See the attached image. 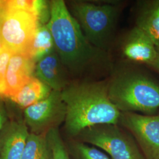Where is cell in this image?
Returning a JSON list of instances; mask_svg holds the SVG:
<instances>
[{
    "mask_svg": "<svg viewBox=\"0 0 159 159\" xmlns=\"http://www.w3.org/2000/svg\"><path fill=\"white\" fill-rule=\"evenodd\" d=\"M47 26L55 50L67 70L81 74L107 61L106 51L93 46L85 38L79 23L63 0L50 2V18Z\"/></svg>",
    "mask_w": 159,
    "mask_h": 159,
    "instance_id": "6da1fadb",
    "label": "cell"
},
{
    "mask_svg": "<svg viewBox=\"0 0 159 159\" xmlns=\"http://www.w3.org/2000/svg\"><path fill=\"white\" fill-rule=\"evenodd\" d=\"M137 27L142 30L159 48V0L148 2L139 14Z\"/></svg>",
    "mask_w": 159,
    "mask_h": 159,
    "instance_id": "5bb4252c",
    "label": "cell"
},
{
    "mask_svg": "<svg viewBox=\"0 0 159 159\" xmlns=\"http://www.w3.org/2000/svg\"><path fill=\"white\" fill-rule=\"evenodd\" d=\"M13 52L5 47L0 53V98L4 97L6 90V75L10 59Z\"/></svg>",
    "mask_w": 159,
    "mask_h": 159,
    "instance_id": "d6986e66",
    "label": "cell"
},
{
    "mask_svg": "<svg viewBox=\"0 0 159 159\" xmlns=\"http://www.w3.org/2000/svg\"><path fill=\"white\" fill-rule=\"evenodd\" d=\"M36 63L28 53H13L6 75L5 97L11 98L34 76Z\"/></svg>",
    "mask_w": 159,
    "mask_h": 159,
    "instance_id": "30bf717a",
    "label": "cell"
},
{
    "mask_svg": "<svg viewBox=\"0 0 159 159\" xmlns=\"http://www.w3.org/2000/svg\"><path fill=\"white\" fill-rule=\"evenodd\" d=\"M157 50L158 51V57H157L156 62L155 63V64L154 65L152 68L154 69L156 71H157L159 74V48H157Z\"/></svg>",
    "mask_w": 159,
    "mask_h": 159,
    "instance_id": "603a6c76",
    "label": "cell"
},
{
    "mask_svg": "<svg viewBox=\"0 0 159 159\" xmlns=\"http://www.w3.org/2000/svg\"><path fill=\"white\" fill-rule=\"evenodd\" d=\"M39 25L35 12L6 10L0 25V36L5 47L13 53L29 54Z\"/></svg>",
    "mask_w": 159,
    "mask_h": 159,
    "instance_id": "8992f818",
    "label": "cell"
},
{
    "mask_svg": "<svg viewBox=\"0 0 159 159\" xmlns=\"http://www.w3.org/2000/svg\"><path fill=\"white\" fill-rule=\"evenodd\" d=\"M51 91L48 85L34 76L10 100L19 107L25 109L45 99Z\"/></svg>",
    "mask_w": 159,
    "mask_h": 159,
    "instance_id": "4fadbf2b",
    "label": "cell"
},
{
    "mask_svg": "<svg viewBox=\"0 0 159 159\" xmlns=\"http://www.w3.org/2000/svg\"><path fill=\"white\" fill-rule=\"evenodd\" d=\"M8 121V114L5 103L2 98H0V133Z\"/></svg>",
    "mask_w": 159,
    "mask_h": 159,
    "instance_id": "44dd1931",
    "label": "cell"
},
{
    "mask_svg": "<svg viewBox=\"0 0 159 159\" xmlns=\"http://www.w3.org/2000/svg\"><path fill=\"white\" fill-rule=\"evenodd\" d=\"M70 159H111L101 150L78 140H73L67 146Z\"/></svg>",
    "mask_w": 159,
    "mask_h": 159,
    "instance_id": "e0dca14e",
    "label": "cell"
},
{
    "mask_svg": "<svg viewBox=\"0 0 159 159\" xmlns=\"http://www.w3.org/2000/svg\"><path fill=\"white\" fill-rule=\"evenodd\" d=\"M66 70L55 50L36 63L34 77L52 90L62 91L68 85Z\"/></svg>",
    "mask_w": 159,
    "mask_h": 159,
    "instance_id": "7c38bea8",
    "label": "cell"
},
{
    "mask_svg": "<svg viewBox=\"0 0 159 159\" xmlns=\"http://www.w3.org/2000/svg\"><path fill=\"white\" fill-rule=\"evenodd\" d=\"M70 5L71 14L85 38L97 48L108 50L117 23L118 7L82 1H72Z\"/></svg>",
    "mask_w": 159,
    "mask_h": 159,
    "instance_id": "277c9868",
    "label": "cell"
},
{
    "mask_svg": "<svg viewBox=\"0 0 159 159\" xmlns=\"http://www.w3.org/2000/svg\"><path fill=\"white\" fill-rule=\"evenodd\" d=\"M21 159H53L46 134L30 133Z\"/></svg>",
    "mask_w": 159,
    "mask_h": 159,
    "instance_id": "2e32d148",
    "label": "cell"
},
{
    "mask_svg": "<svg viewBox=\"0 0 159 159\" xmlns=\"http://www.w3.org/2000/svg\"><path fill=\"white\" fill-rule=\"evenodd\" d=\"M29 134L24 120H8L0 133V159H21Z\"/></svg>",
    "mask_w": 159,
    "mask_h": 159,
    "instance_id": "9c48e42d",
    "label": "cell"
},
{
    "mask_svg": "<svg viewBox=\"0 0 159 159\" xmlns=\"http://www.w3.org/2000/svg\"><path fill=\"white\" fill-rule=\"evenodd\" d=\"M51 148L52 159H70L67 146L60 135L58 128L52 129L46 134Z\"/></svg>",
    "mask_w": 159,
    "mask_h": 159,
    "instance_id": "ac0fdd59",
    "label": "cell"
},
{
    "mask_svg": "<svg viewBox=\"0 0 159 159\" xmlns=\"http://www.w3.org/2000/svg\"><path fill=\"white\" fill-rule=\"evenodd\" d=\"M76 138L102 149L112 159H145L133 137L118 125H93L82 131Z\"/></svg>",
    "mask_w": 159,
    "mask_h": 159,
    "instance_id": "5b68a950",
    "label": "cell"
},
{
    "mask_svg": "<svg viewBox=\"0 0 159 159\" xmlns=\"http://www.w3.org/2000/svg\"><path fill=\"white\" fill-rule=\"evenodd\" d=\"M108 93L120 112L152 115L159 110V84L144 74L117 75L108 83Z\"/></svg>",
    "mask_w": 159,
    "mask_h": 159,
    "instance_id": "3957f363",
    "label": "cell"
},
{
    "mask_svg": "<svg viewBox=\"0 0 159 159\" xmlns=\"http://www.w3.org/2000/svg\"><path fill=\"white\" fill-rule=\"evenodd\" d=\"M55 50L54 40L47 25H39L32 41L29 54L37 63Z\"/></svg>",
    "mask_w": 159,
    "mask_h": 159,
    "instance_id": "9a60e30c",
    "label": "cell"
},
{
    "mask_svg": "<svg viewBox=\"0 0 159 159\" xmlns=\"http://www.w3.org/2000/svg\"><path fill=\"white\" fill-rule=\"evenodd\" d=\"M4 6H5L6 10H24V11L35 12V1H29V0L4 1Z\"/></svg>",
    "mask_w": 159,
    "mask_h": 159,
    "instance_id": "ffe728a7",
    "label": "cell"
},
{
    "mask_svg": "<svg viewBox=\"0 0 159 159\" xmlns=\"http://www.w3.org/2000/svg\"><path fill=\"white\" fill-rule=\"evenodd\" d=\"M61 92L52 90L45 99L24 109V120L30 133L46 135L64 122L66 108Z\"/></svg>",
    "mask_w": 159,
    "mask_h": 159,
    "instance_id": "52a82bcc",
    "label": "cell"
},
{
    "mask_svg": "<svg viewBox=\"0 0 159 159\" xmlns=\"http://www.w3.org/2000/svg\"><path fill=\"white\" fill-rule=\"evenodd\" d=\"M61 93L66 108L64 129L70 137L76 138L82 131L93 125L119 123L121 112L110 99L108 84L73 83Z\"/></svg>",
    "mask_w": 159,
    "mask_h": 159,
    "instance_id": "7a4b0ae2",
    "label": "cell"
},
{
    "mask_svg": "<svg viewBox=\"0 0 159 159\" xmlns=\"http://www.w3.org/2000/svg\"><path fill=\"white\" fill-rule=\"evenodd\" d=\"M6 12V9L4 7V1H0V25L3 19Z\"/></svg>",
    "mask_w": 159,
    "mask_h": 159,
    "instance_id": "7402d4cb",
    "label": "cell"
},
{
    "mask_svg": "<svg viewBox=\"0 0 159 159\" xmlns=\"http://www.w3.org/2000/svg\"><path fill=\"white\" fill-rule=\"evenodd\" d=\"M5 48V46L4 45V43L2 42V40L1 39V37L0 36V53L3 51V50Z\"/></svg>",
    "mask_w": 159,
    "mask_h": 159,
    "instance_id": "cb8c5ba5",
    "label": "cell"
},
{
    "mask_svg": "<svg viewBox=\"0 0 159 159\" xmlns=\"http://www.w3.org/2000/svg\"><path fill=\"white\" fill-rule=\"evenodd\" d=\"M119 122L133 137L145 159H159V114L121 112Z\"/></svg>",
    "mask_w": 159,
    "mask_h": 159,
    "instance_id": "ba28073f",
    "label": "cell"
},
{
    "mask_svg": "<svg viewBox=\"0 0 159 159\" xmlns=\"http://www.w3.org/2000/svg\"><path fill=\"white\" fill-rule=\"evenodd\" d=\"M123 52L129 60L145 64L151 68L158 57V51L153 42L137 27L128 34L123 44Z\"/></svg>",
    "mask_w": 159,
    "mask_h": 159,
    "instance_id": "8fae6325",
    "label": "cell"
}]
</instances>
